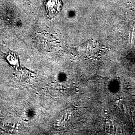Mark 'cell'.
Here are the masks:
<instances>
[{
	"mask_svg": "<svg viewBox=\"0 0 135 135\" xmlns=\"http://www.w3.org/2000/svg\"><path fill=\"white\" fill-rule=\"evenodd\" d=\"M45 6L50 19H52L60 12L63 4L61 0H45Z\"/></svg>",
	"mask_w": 135,
	"mask_h": 135,
	"instance_id": "obj_1",
	"label": "cell"
}]
</instances>
